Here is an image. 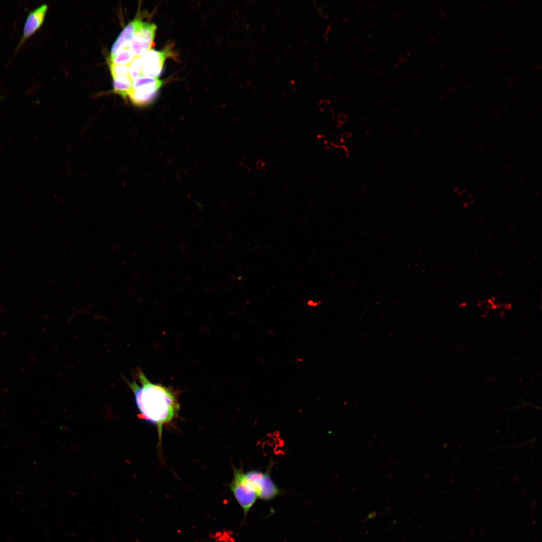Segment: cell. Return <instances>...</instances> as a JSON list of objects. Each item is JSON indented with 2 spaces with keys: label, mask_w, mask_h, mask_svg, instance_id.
<instances>
[{
  "label": "cell",
  "mask_w": 542,
  "mask_h": 542,
  "mask_svg": "<svg viewBox=\"0 0 542 542\" xmlns=\"http://www.w3.org/2000/svg\"><path fill=\"white\" fill-rule=\"evenodd\" d=\"M137 381H126L132 391L139 411L138 417L156 425L161 440L163 426L177 417L180 410L174 389L152 382L141 369L136 373Z\"/></svg>",
  "instance_id": "cell-1"
},
{
  "label": "cell",
  "mask_w": 542,
  "mask_h": 542,
  "mask_svg": "<svg viewBox=\"0 0 542 542\" xmlns=\"http://www.w3.org/2000/svg\"><path fill=\"white\" fill-rule=\"evenodd\" d=\"M233 478L229 485V488L242 507L245 517L257 497L245 478L242 465L239 468L233 466Z\"/></svg>",
  "instance_id": "cell-2"
},
{
  "label": "cell",
  "mask_w": 542,
  "mask_h": 542,
  "mask_svg": "<svg viewBox=\"0 0 542 542\" xmlns=\"http://www.w3.org/2000/svg\"><path fill=\"white\" fill-rule=\"evenodd\" d=\"M244 474L257 498L268 500L280 493V490L272 479L269 471L263 472L258 470H251L245 472Z\"/></svg>",
  "instance_id": "cell-3"
},
{
  "label": "cell",
  "mask_w": 542,
  "mask_h": 542,
  "mask_svg": "<svg viewBox=\"0 0 542 542\" xmlns=\"http://www.w3.org/2000/svg\"><path fill=\"white\" fill-rule=\"evenodd\" d=\"M157 26L154 23L143 22L133 34L128 48L136 57H141L154 45Z\"/></svg>",
  "instance_id": "cell-4"
},
{
  "label": "cell",
  "mask_w": 542,
  "mask_h": 542,
  "mask_svg": "<svg viewBox=\"0 0 542 542\" xmlns=\"http://www.w3.org/2000/svg\"><path fill=\"white\" fill-rule=\"evenodd\" d=\"M173 53L168 47L162 51L151 49L141 56V73L143 75L157 78L162 72L165 60L173 56Z\"/></svg>",
  "instance_id": "cell-5"
},
{
  "label": "cell",
  "mask_w": 542,
  "mask_h": 542,
  "mask_svg": "<svg viewBox=\"0 0 542 542\" xmlns=\"http://www.w3.org/2000/svg\"><path fill=\"white\" fill-rule=\"evenodd\" d=\"M48 10V6L43 4L29 12L24 24L23 34L16 49L17 52L26 41L32 36L42 26Z\"/></svg>",
  "instance_id": "cell-6"
},
{
  "label": "cell",
  "mask_w": 542,
  "mask_h": 542,
  "mask_svg": "<svg viewBox=\"0 0 542 542\" xmlns=\"http://www.w3.org/2000/svg\"><path fill=\"white\" fill-rule=\"evenodd\" d=\"M163 82L157 78L140 75L132 80V89L142 96L156 98Z\"/></svg>",
  "instance_id": "cell-7"
},
{
  "label": "cell",
  "mask_w": 542,
  "mask_h": 542,
  "mask_svg": "<svg viewBox=\"0 0 542 542\" xmlns=\"http://www.w3.org/2000/svg\"><path fill=\"white\" fill-rule=\"evenodd\" d=\"M143 22L140 19H135L123 28L111 48L110 57L115 56L122 50L128 48L129 42L133 34L142 26Z\"/></svg>",
  "instance_id": "cell-8"
},
{
  "label": "cell",
  "mask_w": 542,
  "mask_h": 542,
  "mask_svg": "<svg viewBox=\"0 0 542 542\" xmlns=\"http://www.w3.org/2000/svg\"><path fill=\"white\" fill-rule=\"evenodd\" d=\"M112 78V91L126 100L132 89V79L129 76H117Z\"/></svg>",
  "instance_id": "cell-9"
},
{
  "label": "cell",
  "mask_w": 542,
  "mask_h": 542,
  "mask_svg": "<svg viewBox=\"0 0 542 542\" xmlns=\"http://www.w3.org/2000/svg\"><path fill=\"white\" fill-rule=\"evenodd\" d=\"M136 57L129 48H125L113 57H109L108 62L119 65L129 66Z\"/></svg>",
  "instance_id": "cell-10"
},
{
  "label": "cell",
  "mask_w": 542,
  "mask_h": 542,
  "mask_svg": "<svg viewBox=\"0 0 542 542\" xmlns=\"http://www.w3.org/2000/svg\"><path fill=\"white\" fill-rule=\"evenodd\" d=\"M108 65L112 78L117 76H129L128 66L115 64L109 62Z\"/></svg>",
  "instance_id": "cell-11"
},
{
  "label": "cell",
  "mask_w": 542,
  "mask_h": 542,
  "mask_svg": "<svg viewBox=\"0 0 542 542\" xmlns=\"http://www.w3.org/2000/svg\"><path fill=\"white\" fill-rule=\"evenodd\" d=\"M129 76L132 80L140 76L141 73V57H135L128 66Z\"/></svg>",
  "instance_id": "cell-12"
}]
</instances>
